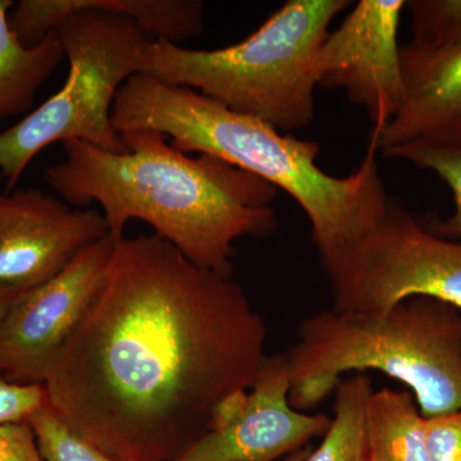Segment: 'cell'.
<instances>
[{"mask_svg":"<svg viewBox=\"0 0 461 461\" xmlns=\"http://www.w3.org/2000/svg\"><path fill=\"white\" fill-rule=\"evenodd\" d=\"M267 327L232 277L156 233L115 240L89 312L51 363L48 405L117 461H176L250 390Z\"/></svg>","mask_w":461,"mask_h":461,"instance_id":"6da1fadb","label":"cell"},{"mask_svg":"<svg viewBox=\"0 0 461 461\" xmlns=\"http://www.w3.org/2000/svg\"><path fill=\"white\" fill-rule=\"evenodd\" d=\"M121 135L123 153L67 141L66 159L45 171L67 203L99 204L114 240L130 221H142L190 262L232 277L233 242L277 230L278 190L269 182L220 158L185 153L156 130Z\"/></svg>","mask_w":461,"mask_h":461,"instance_id":"7a4b0ae2","label":"cell"},{"mask_svg":"<svg viewBox=\"0 0 461 461\" xmlns=\"http://www.w3.org/2000/svg\"><path fill=\"white\" fill-rule=\"evenodd\" d=\"M112 124L118 133L156 130L185 153L220 158L284 190L311 221L324 267L375 229L390 203L372 142L357 171L333 177L317 165L318 142L149 75L132 76L118 91Z\"/></svg>","mask_w":461,"mask_h":461,"instance_id":"3957f363","label":"cell"},{"mask_svg":"<svg viewBox=\"0 0 461 461\" xmlns=\"http://www.w3.org/2000/svg\"><path fill=\"white\" fill-rule=\"evenodd\" d=\"M189 23L184 0H21L9 16L17 38L33 47L57 30L69 69L60 90L0 132L5 191H14L33 158L54 142L126 151L112 124L118 91L144 74L151 42L178 41Z\"/></svg>","mask_w":461,"mask_h":461,"instance_id":"277c9868","label":"cell"},{"mask_svg":"<svg viewBox=\"0 0 461 461\" xmlns=\"http://www.w3.org/2000/svg\"><path fill=\"white\" fill-rule=\"evenodd\" d=\"M297 411L335 391L345 373L378 371L411 388L424 418L461 411V311L411 297L379 313L336 309L302 321L286 353Z\"/></svg>","mask_w":461,"mask_h":461,"instance_id":"5b68a950","label":"cell"},{"mask_svg":"<svg viewBox=\"0 0 461 461\" xmlns=\"http://www.w3.org/2000/svg\"><path fill=\"white\" fill-rule=\"evenodd\" d=\"M348 0H288L256 32L214 50L151 42L144 74L199 91L278 131L308 127L314 118L315 56Z\"/></svg>","mask_w":461,"mask_h":461,"instance_id":"8992f818","label":"cell"},{"mask_svg":"<svg viewBox=\"0 0 461 461\" xmlns=\"http://www.w3.org/2000/svg\"><path fill=\"white\" fill-rule=\"evenodd\" d=\"M324 268L336 311L379 313L411 297L461 311V241L430 232L396 200L375 229Z\"/></svg>","mask_w":461,"mask_h":461,"instance_id":"52a82bcc","label":"cell"},{"mask_svg":"<svg viewBox=\"0 0 461 461\" xmlns=\"http://www.w3.org/2000/svg\"><path fill=\"white\" fill-rule=\"evenodd\" d=\"M114 244L105 236L50 281L12 302L0 321V373L8 381L44 384L51 363L98 295Z\"/></svg>","mask_w":461,"mask_h":461,"instance_id":"ba28073f","label":"cell"},{"mask_svg":"<svg viewBox=\"0 0 461 461\" xmlns=\"http://www.w3.org/2000/svg\"><path fill=\"white\" fill-rule=\"evenodd\" d=\"M403 9V0H360L315 56L317 86L345 91L366 108L375 131L393 120L403 98L397 42Z\"/></svg>","mask_w":461,"mask_h":461,"instance_id":"9c48e42d","label":"cell"},{"mask_svg":"<svg viewBox=\"0 0 461 461\" xmlns=\"http://www.w3.org/2000/svg\"><path fill=\"white\" fill-rule=\"evenodd\" d=\"M109 235L104 215L41 190L0 191V290L20 295L50 281Z\"/></svg>","mask_w":461,"mask_h":461,"instance_id":"30bf717a","label":"cell"},{"mask_svg":"<svg viewBox=\"0 0 461 461\" xmlns=\"http://www.w3.org/2000/svg\"><path fill=\"white\" fill-rule=\"evenodd\" d=\"M291 388L286 354L268 355L235 417L208 430L176 461H275L302 450L327 432L332 417L297 411Z\"/></svg>","mask_w":461,"mask_h":461,"instance_id":"8fae6325","label":"cell"},{"mask_svg":"<svg viewBox=\"0 0 461 461\" xmlns=\"http://www.w3.org/2000/svg\"><path fill=\"white\" fill-rule=\"evenodd\" d=\"M403 98L393 120L373 130L377 151L414 141L461 142V47L441 51L400 50Z\"/></svg>","mask_w":461,"mask_h":461,"instance_id":"7c38bea8","label":"cell"},{"mask_svg":"<svg viewBox=\"0 0 461 461\" xmlns=\"http://www.w3.org/2000/svg\"><path fill=\"white\" fill-rule=\"evenodd\" d=\"M12 0H0V121L30 111L36 94L65 58L57 30L26 47L9 25Z\"/></svg>","mask_w":461,"mask_h":461,"instance_id":"4fadbf2b","label":"cell"},{"mask_svg":"<svg viewBox=\"0 0 461 461\" xmlns=\"http://www.w3.org/2000/svg\"><path fill=\"white\" fill-rule=\"evenodd\" d=\"M364 430L366 461H429L426 418L409 391H373Z\"/></svg>","mask_w":461,"mask_h":461,"instance_id":"5bb4252c","label":"cell"},{"mask_svg":"<svg viewBox=\"0 0 461 461\" xmlns=\"http://www.w3.org/2000/svg\"><path fill=\"white\" fill-rule=\"evenodd\" d=\"M373 391L366 373H355L339 382L330 429L304 461H366L364 417Z\"/></svg>","mask_w":461,"mask_h":461,"instance_id":"9a60e30c","label":"cell"},{"mask_svg":"<svg viewBox=\"0 0 461 461\" xmlns=\"http://www.w3.org/2000/svg\"><path fill=\"white\" fill-rule=\"evenodd\" d=\"M384 156L406 160L421 169L435 172L450 187L455 202L454 213L447 218L432 215L423 224L439 238L461 240V142H408L390 149Z\"/></svg>","mask_w":461,"mask_h":461,"instance_id":"2e32d148","label":"cell"},{"mask_svg":"<svg viewBox=\"0 0 461 461\" xmlns=\"http://www.w3.org/2000/svg\"><path fill=\"white\" fill-rule=\"evenodd\" d=\"M414 50L441 51L461 47V0H411Z\"/></svg>","mask_w":461,"mask_h":461,"instance_id":"e0dca14e","label":"cell"},{"mask_svg":"<svg viewBox=\"0 0 461 461\" xmlns=\"http://www.w3.org/2000/svg\"><path fill=\"white\" fill-rule=\"evenodd\" d=\"M29 423L45 461H117L71 429L50 405L36 411Z\"/></svg>","mask_w":461,"mask_h":461,"instance_id":"ac0fdd59","label":"cell"},{"mask_svg":"<svg viewBox=\"0 0 461 461\" xmlns=\"http://www.w3.org/2000/svg\"><path fill=\"white\" fill-rule=\"evenodd\" d=\"M48 405L44 384H20L0 373V426L25 423Z\"/></svg>","mask_w":461,"mask_h":461,"instance_id":"d6986e66","label":"cell"},{"mask_svg":"<svg viewBox=\"0 0 461 461\" xmlns=\"http://www.w3.org/2000/svg\"><path fill=\"white\" fill-rule=\"evenodd\" d=\"M429 461H461V411L426 418Z\"/></svg>","mask_w":461,"mask_h":461,"instance_id":"ffe728a7","label":"cell"},{"mask_svg":"<svg viewBox=\"0 0 461 461\" xmlns=\"http://www.w3.org/2000/svg\"><path fill=\"white\" fill-rule=\"evenodd\" d=\"M0 461H45L29 421L0 426Z\"/></svg>","mask_w":461,"mask_h":461,"instance_id":"44dd1931","label":"cell"},{"mask_svg":"<svg viewBox=\"0 0 461 461\" xmlns=\"http://www.w3.org/2000/svg\"><path fill=\"white\" fill-rule=\"evenodd\" d=\"M17 296L18 295H14V294L7 293V291L0 290V321H2L5 314L7 313L9 306H11L12 302H14Z\"/></svg>","mask_w":461,"mask_h":461,"instance_id":"7402d4cb","label":"cell"},{"mask_svg":"<svg viewBox=\"0 0 461 461\" xmlns=\"http://www.w3.org/2000/svg\"><path fill=\"white\" fill-rule=\"evenodd\" d=\"M311 450H306V448H302V450L296 451V453L288 455L286 459L284 461H304L305 457L308 456Z\"/></svg>","mask_w":461,"mask_h":461,"instance_id":"603a6c76","label":"cell"}]
</instances>
